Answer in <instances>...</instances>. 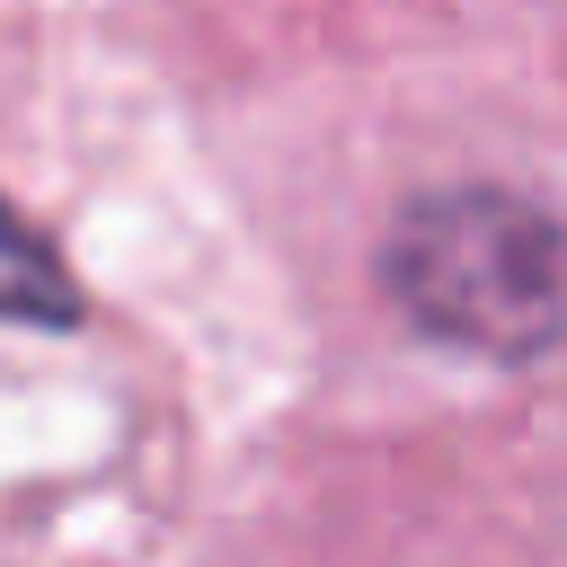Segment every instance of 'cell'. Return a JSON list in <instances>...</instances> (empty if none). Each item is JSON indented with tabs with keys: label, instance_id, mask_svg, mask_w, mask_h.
Returning <instances> with one entry per match:
<instances>
[{
	"label": "cell",
	"instance_id": "2",
	"mask_svg": "<svg viewBox=\"0 0 567 567\" xmlns=\"http://www.w3.org/2000/svg\"><path fill=\"white\" fill-rule=\"evenodd\" d=\"M0 319H27V328H71L80 319V284L62 275V257L0 204Z\"/></svg>",
	"mask_w": 567,
	"mask_h": 567
},
{
	"label": "cell",
	"instance_id": "1",
	"mask_svg": "<svg viewBox=\"0 0 567 567\" xmlns=\"http://www.w3.org/2000/svg\"><path fill=\"white\" fill-rule=\"evenodd\" d=\"M399 310L470 354L532 363L558 346V230L505 186H452L399 213L381 257Z\"/></svg>",
	"mask_w": 567,
	"mask_h": 567
}]
</instances>
